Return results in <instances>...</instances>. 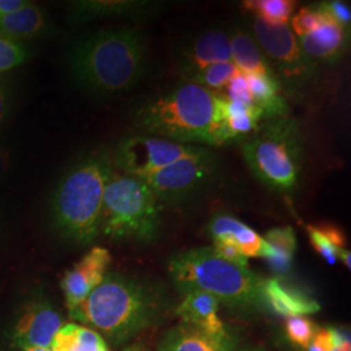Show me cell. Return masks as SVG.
I'll return each mask as SVG.
<instances>
[{"label": "cell", "mask_w": 351, "mask_h": 351, "mask_svg": "<svg viewBox=\"0 0 351 351\" xmlns=\"http://www.w3.org/2000/svg\"><path fill=\"white\" fill-rule=\"evenodd\" d=\"M72 78L94 94L133 88L146 69V43L137 29L112 27L78 39L68 53Z\"/></svg>", "instance_id": "obj_1"}, {"label": "cell", "mask_w": 351, "mask_h": 351, "mask_svg": "<svg viewBox=\"0 0 351 351\" xmlns=\"http://www.w3.org/2000/svg\"><path fill=\"white\" fill-rule=\"evenodd\" d=\"M136 124L146 136L215 146L216 93L191 82L178 85L143 103Z\"/></svg>", "instance_id": "obj_2"}, {"label": "cell", "mask_w": 351, "mask_h": 351, "mask_svg": "<svg viewBox=\"0 0 351 351\" xmlns=\"http://www.w3.org/2000/svg\"><path fill=\"white\" fill-rule=\"evenodd\" d=\"M107 154L93 155L73 165L53 190L51 215L65 239L91 243L101 233L104 189L112 175Z\"/></svg>", "instance_id": "obj_3"}, {"label": "cell", "mask_w": 351, "mask_h": 351, "mask_svg": "<svg viewBox=\"0 0 351 351\" xmlns=\"http://www.w3.org/2000/svg\"><path fill=\"white\" fill-rule=\"evenodd\" d=\"M156 311L158 298L147 285L112 274L69 311V316L121 343L149 326Z\"/></svg>", "instance_id": "obj_4"}, {"label": "cell", "mask_w": 351, "mask_h": 351, "mask_svg": "<svg viewBox=\"0 0 351 351\" xmlns=\"http://www.w3.org/2000/svg\"><path fill=\"white\" fill-rule=\"evenodd\" d=\"M168 274L182 294L199 290L233 307H250L262 303L263 278L250 268L221 259L213 247L176 254L168 263Z\"/></svg>", "instance_id": "obj_5"}, {"label": "cell", "mask_w": 351, "mask_h": 351, "mask_svg": "<svg viewBox=\"0 0 351 351\" xmlns=\"http://www.w3.org/2000/svg\"><path fill=\"white\" fill-rule=\"evenodd\" d=\"M243 159L265 186L289 193L297 186L301 173V129L289 116L263 120L256 132L241 139Z\"/></svg>", "instance_id": "obj_6"}, {"label": "cell", "mask_w": 351, "mask_h": 351, "mask_svg": "<svg viewBox=\"0 0 351 351\" xmlns=\"http://www.w3.org/2000/svg\"><path fill=\"white\" fill-rule=\"evenodd\" d=\"M162 210L142 180L112 172L103 195L101 232L110 239L149 242L159 233Z\"/></svg>", "instance_id": "obj_7"}, {"label": "cell", "mask_w": 351, "mask_h": 351, "mask_svg": "<svg viewBox=\"0 0 351 351\" xmlns=\"http://www.w3.org/2000/svg\"><path fill=\"white\" fill-rule=\"evenodd\" d=\"M217 160L207 149L178 159L158 172L142 178L158 201L177 203L185 201L211 182Z\"/></svg>", "instance_id": "obj_8"}, {"label": "cell", "mask_w": 351, "mask_h": 351, "mask_svg": "<svg viewBox=\"0 0 351 351\" xmlns=\"http://www.w3.org/2000/svg\"><path fill=\"white\" fill-rule=\"evenodd\" d=\"M250 25L261 50L289 86H300L314 77L316 63L304 55L289 26L268 25L255 17Z\"/></svg>", "instance_id": "obj_9"}, {"label": "cell", "mask_w": 351, "mask_h": 351, "mask_svg": "<svg viewBox=\"0 0 351 351\" xmlns=\"http://www.w3.org/2000/svg\"><path fill=\"white\" fill-rule=\"evenodd\" d=\"M201 149L194 145H184L168 139L138 134L123 139L117 145L111 160L123 175L142 180Z\"/></svg>", "instance_id": "obj_10"}, {"label": "cell", "mask_w": 351, "mask_h": 351, "mask_svg": "<svg viewBox=\"0 0 351 351\" xmlns=\"http://www.w3.org/2000/svg\"><path fill=\"white\" fill-rule=\"evenodd\" d=\"M63 319L43 297L27 302L12 329L13 343L20 349H51Z\"/></svg>", "instance_id": "obj_11"}, {"label": "cell", "mask_w": 351, "mask_h": 351, "mask_svg": "<svg viewBox=\"0 0 351 351\" xmlns=\"http://www.w3.org/2000/svg\"><path fill=\"white\" fill-rule=\"evenodd\" d=\"M112 262L110 251L104 247H93L77 263L64 274L62 278L65 303L68 311L75 310L99 287L107 276V269Z\"/></svg>", "instance_id": "obj_12"}, {"label": "cell", "mask_w": 351, "mask_h": 351, "mask_svg": "<svg viewBox=\"0 0 351 351\" xmlns=\"http://www.w3.org/2000/svg\"><path fill=\"white\" fill-rule=\"evenodd\" d=\"M232 62L229 34L220 29L203 32L180 55V71L185 78L213 64Z\"/></svg>", "instance_id": "obj_13"}, {"label": "cell", "mask_w": 351, "mask_h": 351, "mask_svg": "<svg viewBox=\"0 0 351 351\" xmlns=\"http://www.w3.org/2000/svg\"><path fill=\"white\" fill-rule=\"evenodd\" d=\"M349 42L350 30L329 20L310 34L298 38L301 50L315 63H337L349 49Z\"/></svg>", "instance_id": "obj_14"}, {"label": "cell", "mask_w": 351, "mask_h": 351, "mask_svg": "<svg viewBox=\"0 0 351 351\" xmlns=\"http://www.w3.org/2000/svg\"><path fill=\"white\" fill-rule=\"evenodd\" d=\"M158 8V3L141 0H78L69 5V17L75 23L110 17H147Z\"/></svg>", "instance_id": "obj_15"}, {"label": "cell", "mask_w": 351, "mask_h": 351, "mask_svg": "<svg viewBox=\"0 0 351 351\" xmlns=\"http://www.w3.org/2000/svg\"><path fill=\"white\" fill-rule=\"evenodd\" d=\"M159 351H233V339L228 332L211 333L181 323L165 335Z\"/></svg>", "instance_id": "obj_16"}, {"label": "cell", "mask_w": 351, "mask_h": 351, "mask_svg": "<svg viewBox=\"0 0 351 351\" xmlns=\"http://www.w3.org/2000/svg\"><path fill=\"white\" fill-rule=\"evenodd\" d=\"M262 302L275 313L285 317L307 316L320 311V304L298 289L284 285L277 278H267L262 282Z\"/></svg>", "instance_id": "obj_17"}, {"label": "cell", "mask_w": 351, "mask_h": 351, "mask_svg": "<svg viewBox=\"0 0 351 351\" xmlns=\"http://www.w3.org/2000/svg\"><path fill=\"white\" fill-rule=\"evenodd\" d=\"M50 29V20L46 11L32 3L0 17V37L16 42L43 37Z\"/></svg>", "instance_id": "obj_18"}, {"label": "cell", "mask_w": 351, "mask_h": 351, "mask_svg": "<svg viewBox=\"0 0 351 351\" xmlns=\"http://www.w3.org/2000/svg\"><path fill=\"white\" fill-rule=\"evenodd\" d=\"M208 232L213 239H228L236 243L247 259L263 258L265 251L263 237L233 216L226 213L215 215L208 224Z\"/></svg>", "instance_id": "obj_19"}, {"label": "cell", "mask_w": 351, "mask_h": 351, "mask_svg": "<svg viewBox=\"0 0 351 351\" xmlns=\"http://www.w3.org/2000/svg\"><path fill=\"white\" fill-rule=\"evenodd\" d=\"M177 308L182 323L204 329L211 333H226V329L219 317L220 302L208 293L194 290L184 294Z\"/></svg>", "instance_id": "obj_20"}, {"label": "cell", "mask_w": 351, "mask_h": 351, "mask_svg": "<svg viewBox=\"0 0 351 351\" xmlns=\"http://www.w3.org/2000/svg\"><path fill=\"white\" fill-rule=\"evenodd\" d=\"M232 63L246 75H275L272 65L261 50L255 38L247 30L234 27L229 34Z\"/></svg>", "instance_id": "obj_21"}, {"label": "cell", "mask_w": 351, "mask_h": 351, "mask_svg": "<svg viewBox=\"0 0 351 351\" xmlns=\"http://www.w3.org/2000/svg\"><path fill=\"white\" fill-rule=\"evenodd\" d=\"M246 77L252 104L262 111L263 120L288 116V101L281 95V84L276 75Z\"/></svg>", "instance_id": "obj_22"}, {"label": "cell", "mask_w": 351, "mask_h": 351, "mask_svg": "<svg viewBox=\"0 0 351 351\" xmlns=\"http://www.w3.org/2000/svg\"><path fill=\"white\" fill-rule=\"evenodd\" d=\"M265 251L263 258L277 274H287L297 249L295 233L290 226L274 228L268 230L263 237Z\"/></svg>", "instance_id": "obj_23"}, {"label": "cell", "mask_w": 351, "mask_h": 351, "mask_svg": "<svg viewBox=\"0 0 351 351\" xmlns=\"http://www.w3.org/2000/svg\"><path fill=\"white\" fill-rule=\"evenodd\" d=\"M52 351H110L101 335L88 326L65 324L55 335Z\"/></svg>", "instance_id": "obj_24"}, {"label": "cell", "mask_w": 351, "mask_h": 351, "mask_svg": "<svg viewBox=\"0 0 351 351\" xmlns=\"http://www.w3.org/2000/svg\"><path fill=\"white\" fill-rule=\"evenodd\" d=\"M308 239L315 251L329 264L339 262V252L345 249L346 239L339 226L333 224L307 226Z\"/></svg>", "instance_id": "obj_25"}, {"label": "cell", "mask_w": 351, "mask_h": 351, "mask_svg": "<svg viewBox=\"0 0 351 351\" xmlns=\"http://www.w3.org/2000/svg\"><path fill=\"white\" fill-rule=\"evenodd\" d=\"M242 10L268 25L288 26L297 7L293 0H245Z\"/></svg>", "instance_id": "obj_26"}, {"label": "cell", "mask_w": 351, "mask_h": 351, "mask_svg": "<svg viewBox=\"0 0 351 351\" xmlns=\"http://www.w3.org/2000/svg\"><path fill=\"white\" fill-rule=\"evenodd\" d=\"M241 73L237 66L232 62L217 63L203 68L199 72L190 75L188 82L199 85L213 93H220L226 86V84L236 75Z\"/></svg>", "instance_id": "obj_27"}, {"label": "cell", "mask_w": 351, "mask_h": 351, "mask_svg": "<svg viewBox=\"0 0 351 351\" xmlns=\"http://www.w3.org/2000/svg\"><path fill=\"white\" fill-rule=\"evenodd\" d=\"M285 330L291 343L307 350L317 329L313 323V320L308 319L307 316H294V317H288Z\"/></svg>", "instance_id": "obj_28"}, {"label": "cell", "mask_w": 351, "mask_h": 351, "mask_svg": "<svg viewBox=\"0 0 351 351\" xmlns=\"http://www.w3.org/2000/svg\"><path fill=\"white\" fill-rule=\"evenodd\" d=\"M290 30L294 33V36H298L297 38L303 37L314 32L322 24L326 23V17L316 10L314 5H307L302 7L298 12L290 19Z\"/></svg>", "instance_id": "obj_29"}, {"label": "cell", "mask_w": 351, "mask_h": 351, "mask_svg": "<svg viewBox=\"0 0 351 351\" xmlns=\"http://www.w3.org/2000/svg\"><path fill=\"white\" fill-rule=\"evenodd\" d=\"M26 59L27 51L20 42L0 37V73L21 65Z\"/></svg>", "instance_id": "obj_30"}, {"label": "cell", "mask_w": 351, "mask_h": 351, "mask_svg": "<svg viewBox=\"0 0 351 351\" xmlns=\"http://www.w3.org/2000/svg\"><path fill=\"white\" fill-rule=\"evenodd\" d=\"M315 7L326 17V20L350 30L351 8L349 3L341 0H329L317 3Z\"/></svg>", "instance_id": "obj_31"}, {"label": "cell", "mask_w": 351, "mask_h": 351, "mask_svg": "<svg viewBox=\"0 0 351 351\" xmlns=\"http://www.w3.org/2000/svg\"><path fill=\"white\" fill-rule=\"evenodd\" d=\"M213 250L216 254L229 263L236 264L239 267L249 268V259L241 252L239 246L228 239H213Z\"/></svg>", "instance_id": "obj_32"}, {"label": "cell", "mask_w": 351, "mask_h": 351, "mask_svg": "<svg viewBox=\"0 0 351 351\" xmlns=\"http://www.w3.org/2000/svg\"><path fill=\"white\" fill-rule=\"evenodd\" d=\"M226 98L230 101H243L252 104L251 99L250 90H249V84H247V77L243 73H239L236 77H233L223 91H220Z\"/></svg>", "instance_id": "obj_33"}, {"label": "cell", "mask_w": 351, "mask_h": 351, "mask_svg": "<svg viewBox=\"0 0 351 351\" xmlns=\"http://www.w3.org/2000/svg\"><path fill=\"white\" fill-rule=\"evenodd\" d=\"M308 351H335V342L332 336V329H319L315 333L314 339L311 341Z\"/></svg>", "instance_id": "obj_34"}, {"label": "cell", "mask_w": 351, "mask_h": 351, "mask_svg": "<svg viewBox=\"0 0 351 351\" xmlns=\"http://www.w3.org/2000/svg\"><path fill=\"white\" fill-rule=\"evenodd\" d=\"M27 3L29 1H25V0H0V17L17 11L19 8L24 7Z\"/></svg>", "instance_id": "obj_35"}, {"label": "cell", "mask_w": 351, "mask_h": 351, "mask_svg": "<svg viewBox=\"0 0 351 351\" xmlns=\"http://www.w3.org/2000/svg\"><path fill=\"white\" fill-rule=\"evenodd\" d=\"M8 112V91L7 88L0 82V125L4 123Z\"/></svg>", "instance_id": "obj_36"}, {"label": "cell", "mask_w": 351, "mask_h": 351, "mask_svg": "<svg viewBox=\"0 0 351 351\" xmlns=\"http://www.w3.org/2000/svg\"><path fill=\"white\" fill-rule=\"evenodd\" d=\"M11 163V152L7 149L0 147V176L3 175Z\"/></svg>", "instance_id": "obj_37"}, {"label": "cell", "mask_w": 351, "mask_h": 351, "mask_svg": "<svg viewBox=\"0 0 351 351\" xmlns=\"http://www.w3.org/2000/svg\"><path fill=\"white\" fill-rule=\"evenodd\" d=\"M339 259H341L342 263L345 264L350 269V251L343 249V250L339 252Z\"/></svg>", "instance_id": "obj_38"}, {"label": "cell", "mask_w": 351, "mask_h": 351, "mask_svg": "<svg viewBox=\"0 0 351 351\" xmlns=\"http://www.w3.org/2000/svg\"><path fill=\"white\" fill-rule=\"evenodd\" d=\"M23 351H52L51 349H26Z\"/></svg>", "instance_id": "obj_39"}, {"label": "cell", "mask_w": 351, "mask_h": 351, "mask_svg": "<svg viewBox=\"0 0 351 351\" xmlns=\"http://www.w3.org/2000/svg\"><path fill=\"white\" fill-rule=\"evenodd\" d=\"M0 351H1V350H0Z\"/></svg>", "instance_id": "obj_40"}]
</instances>
